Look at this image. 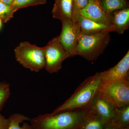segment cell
Returning a JSON list of instances; mask_svg holds the SVG:
<instances>
[{
  "label": "cell",
  "instance_id": "d6986e66",
  "mask_svg": "<svg viewBox=\"0 0 129 129\" xmlns=\"http://www.w3.org/2000/svg\"><path fill=\"white\" fill-rule=\"evenodd\" d=\"M14 13L11 6L0 1V18L3 22H7L13 17Z\"/></svg>",
  "mask_w": 129,
  "mask_h": 129
},
{
  "label": "cell",
  "instance_id": "ac0fdd59",
  "mask_svg": "<svg viewBox=\"0 0 129 129\" xmlns=\"http://www.w3.org/2000/svg\"><path fill=\"white\" fill-rule=\"evenodd\" d=\"M46 2L47 0H14L11 6L15 12L20 8L43 5Z\"/></svg>",
  "mask_w": 129,
  "mask_h": 129
},
{
  "label": "cell",
  "instance_id": "4316f807",
  "mask_svg": "<svg viewBox=\"0 0 129 129\" xmlns=\"http://www.w3.org/2000/svg\"><path fill=\"white\" fill-rule=\"evenodd\" d=\"M94 1H95L96 2L98 3H100V0H94Z\"/></svg>",
  "mask_w": 129,
  "mask_h": 129
},
{
  "label": "cell",
  "instance_id": "603a6c76",
  "mask_svg": "<svg viewBox=\"0 0 129 129\" xmlns=\"http://www.w3.org/2000/svg\"><path fill=\"white\" fill-rule=\"evenodd\" d=\"M103 129H117L115 125L111 123H106Z\"/></svg>",
  "mask_w": 129,
  "mask_h": 129
},
{
  "label": "cell",
  "instance_id": "52a82bcc",
  "mask_svg": "<svg viewBox=\"0 0 129 129\" xmlns=\"http://www.w3.org/2000/svg\"><path fill=\"white\" fill-rule=\"evenodd\" d=\"M61 21L62 28L58 36L60 42L71 57L77 55V47L81 35L79 24L73 19Z\"/></svg>",
  "mask_w": 129,
  "mask_h": 129
},
{
  "label": "cell",
  "instance_id": "484cf974",
  "mask_svg": "<svg viewBox=\"0 0 129 129\" xmlns=\"http://www.w3.org/2000/svg\"><path fill=\"white\" fill-rule=\"evenodd\" d=\"M117 129H129V127H125V128H118Z\"/></svg>",
  "mask_w": 129,
  "mask_h": 129
},
{
  "label": "cell",
  "instance_id": "e0dca14e",
  "mask_svg": "<svg viewBox=\"0 0 129 129\" xmlns=\"http://www.w3.org/2000/svg\"><path fill=\"white\" fill-rule=\"evenodd\" d=\"M8 119L9 125L7 129H31L30 125L27 123H24L22 127L20 126V123L30 119V118L23 114L18 113L13 114Z\"/></svg>",
  "mask_w": 129,
  "mask_h": 129
},
{
  "label": "cell",
  "instance_id": "cb8c5ba5",
  "mask_svg": "<svg viewBox=\"0 0 129 129\" xmlns=\"http://www.w3.org/2000/svg\"><path fill=\"white\" fill-rule=\"evenodd\" d=\"M14 1V0H0V1L9 6H11Z\"/></svg>",
  "mask_w": 129,
  "mask_h": 129
},
{
  "label": "cell",
  "instance_id": "2e32d148",
  "mask_svg": "<svg viewBox=\"0 0 129 129\" xmlns=\"http://www.w3.org/2000/svg\"><path fill=\"white\" fill-rule=\"evenodd\" d=\"M106 123L89 111L80 129H103Z\"/></svg>",
  "mask_w": 129,
  "mask_h": 129
},
{
  "label": "cell",
  "instance_id": "3957f363",
  "mask_svg": "<svg viewBox=\"0 0 129 129\" xmlns=\"http://www.w3.org/2000/svg\"><path fill=\"white\" fill-rule=\"evenodd\" d=\"M110 31L94 35H81L77 47V55L89 61L96 60L110 41Z\"/></svg>",
  "mask_w": 129,
  "mask_h": 129
},
{
  "label": "cell",
  "instance_id": "7a4b0ae2",
  "mask_svg": "<svg viewBox=\"0 0 129 129\" xmlns=\"http://www.w3.org/2000/svg\"><path fill=\"white\" fill-rule=\"evenodd\" d=\"M102 81L98 73L94 76L88 77L81 84L69 99L58 107L52 113L89 108Z\"/></svg>",
  "mask_w": 129,
  "mask_h": 129
},
{
  "label": "cell",
  "instance_id": "8992f818",
  "mask_svg": "<svg viewBox=\"0 0 129 129\" xmlns=\"http://www.w3.org/2000/svg\"><path fill=\"white\" fill-rule=\"evenodd\" d=\"M43 47L45 59V68L50 73L59 72L61 69L63 61L71 57L60 42L58 36L51 40Z\"/></svg>",
  "mask_w": 129,
  "mask_h": 129
},
{
  "label": "cell",
  "instance_id": "7c38bea8",
  "mask_svg": "<svg viewBox=\"0 0 129 129\" xmlns=\"http://www.w3.org/2000/svg\"><path fill=\"white\" fill-rule=\"evenodd\" d=\"M52 14L54 18L61 21L73 19V0H55Z\"/></svg>",
  "mask_w": 129,
  "mask_h": 129
},
{
  "label": "cell",
  "instance_id": "9c48e42d",
  "mask_svg": "<svg viewBox=\"0 0 129 129\" xmlns=\"http://www.w3.org/2000/svg\"><path fill=\"white\" fill-rule=\"evenodd\" d=\"M102 82L129 80V51L117 64L103 72L98 73Z\"/></svg>",
  "mask_w": 129,
  "mask_h": 129
},
{
  "label": "cell",
  "instance_id": "ffe728a7",
  "mask_svg": "<svg viewBox=\"0 0 129 129\" xmlns=\"http://www.w3.org/2000/svg\"><path fill=\"white\" fill-rule=\"evenodd\" d=\"M10 95V85L7 83H0V109Z\"/></svg>",
  "mask_w": 129,
  "mask_h": 129
},
{
  "label": "cell",
  "instance_id": "5bb4252c",
  "mask_svg": "<svg viewBox=\"0 0 129 129\" xmlns=\"http://www.w3.org/2000/svg\"><path fill=\"white\" fill-rule=\"evenodd\" d=\"M117 129L124 128L129 125V105L116 108L112 123Z\"/></svg>",
  "mask_w": 129,
  "mask_h": 129
},
{
  "label": "cell",
  "instance_id": "9a60e30c",
  "mask_svg": "<svg viewBox=\"0 0 129 129\" xmlns=\"http://www.w3.org/2000/svg\"><path fill=\"white\" fill-rule=\"evenodd\" d=\"M100 5L104 11L108 14L129 8L128 2L127 0H100Z\"/></svg>",
  "mask_w": 129,
  "mask_h": 129
},
{
  "label": "cell",
  "instance_id": "8fae6325",
  "mask_svg": "<svg viewBox=\"0 0 129 129\" xmlns=\"http://www.w3.org/2000/svg\"><path fill=\"white\" fill-rule=\"evenodd\" d=\"M73 19L78 22L81 35H94L105 31H115L113 26L98 23L79 14H73Z\"/></svg>",
  "mask_w": 129,
  "mask_h": 129
},
{
  "label": "cell",
  "instance_id": "277c9868",
  "mask_svg": "<svg viewBox=\"0 0 129 129\" xmlns=\"http://www.w3.org/2000/svg\"><path fill=\"white\" fill-rule=\"evenodd\" d=\"M14 52L17 61L25 68L39 72L45 68L44 47L32 45L27 41L22 42L15 48Z\"/></svg>",
  "mask_w": 129,
  "mask_h": 129
},
{
  "label": "cell",
  "instance_id": "ba28073f",
  "mask_svg": "<svg viewBox=\"0 0 129 129\" xmlns=\"http://www.w3.org/2000/svg\"><path fill=\"white\" fill-rule=\"evenodd\" d=\"M116 107L97 92L89 106V109L106 123H112Z\"/></svg>",
  "mask_w": 129,
  "mask_h": 129
},
{
  "label": "cell",
  "instance_id": "4fadbf2b",
  "mask_svg": "<svg viewBox=\"0 0 129 129\" xmlns=\"http://www.w3.org/2000/svg\"><path fill=\"white\" fill-rule=\"evenodd\" d=\"M112 25L115 32L123 34L129 27V8L117 10L112 13Z\"/></svg>",
  "mask_w": 129,
  "mask_h": 129
},
{
  "label": "cell",
  "instance_id": "d4e9b609",
  "mask_svg": "<svg viewBox=\"0 0 129 129\" xmlns=\"http://www.w3.org/2000/svg\"><path fill=\"white\" fill-rule=\"evenodd\" d=\"M2 25V20L0 18V29L1 28Z\"/></svg>",
  "mask_w": 129,
  "mask_h": 129
},
{
  "label": "cell",
  "instance_id": "30bf717a",
  "mask_svg": "<svg viewBox=\"0 0 129 129\" xmlns=\"http://www.w3.org/2000/svg\"><path fill=\"white\" fill-rule=\"evenodd\" d=\"M77 14H80L98 23L113 26L112 14L106 13L102 8L100 3H98L94 0H89L86 7Z\"/></svg>",
  "mask_w": 129,
  "mask_h": 129
},
{
  "label": "cell",
  "instance_id": "7402d4cb",
  "mask_svg": "<svg viewBox=\"0 0 129 129\" xmlns=\"http://www.w3.org/2000/svg\"><path fill=\"white\" fill-rule=\"evenodd\" d=\"M9 125V120L0 114V129H7Z\"/></svg>",
  "mask_w": 129,
  "mask_h": 129
},
{
  "label": "cell",
  "instance_id": "6da1fadb",
  "mask_svg": "<svg viewBox=\"0 0 129 129\" xmlns=\"http://www.w3.org/2000/svg\"><path fill=\"white\" fill-rule=\"evenodd\" d=\"M89 108L40 114L30 119L31 129H80Z\"/></svg>",
  "mask_w": 129,
  "mask_h": 129
},
{
  "label": "cell",
  "instance_id": "5b68a950",
  "mask_svg": "<svg viewBox=\"0 0 129 129\" xmlns=\"http://www.w3.org/2000/svg\"><path fill=\"white\" fill-rule=\"evenodd\" d=\"M97 92L116 108L129 105V81L102 82Z\"/></svg>",
  "mask_w": 129,
  "mask_h": 129
},
{
  "label": "cell",
  "instance_id": "44dd1931",
  "mask_svg": "<svg viewBox=\"0 0 129 129\" xmlns=\"http://www.w3.org/2000/svg\"><path fill=\"white\" fill-rule=\"evenodd\" d=\"M89 1V0H73V15L77 14L85 7L88 4Z\"/></svg>",
  "mask_w": 129,
  "mask_h": 129
}]
</instances>
